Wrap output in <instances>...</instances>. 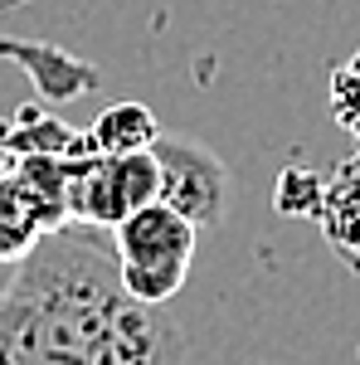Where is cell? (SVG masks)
Returning a JSON list of instances; mask_svg holds the SVG:
<instances>
[{
    "mask_svg": "<svg viewBox=\"0 0 360 365\" xmlns=\"http://www.w3.org/2000/svg\"><path fill=\"white\" fill-rule=\"evenodd\" d=\"M317 205H322V175L302 166H287L273 185V210L287 220H317Z\"/></svg>",
    "mask_w": 360,
    "mask_h": 365,
    "instance_id": "ba28073f",
    "label": "cell"
},
{
    "mask_svg": "<svg viewBox=\"0 0 360 365\" xmlns=\"http://www.w3.org/2000/svg\"><path fill=\"white\" fill-rule=\"evenodd\" d=\"M317 229L331 244V253L360 273V151L322 175V205H317Z\"/></svg>",
    "mask_w": 360,
    "mask_h": 365,
    "instance_id": "5b68a950",
    "label": "cell"
},
{
    "mask_svg": "<svg viewBox=\"0 0 360 365\" xmlns=\"http://www.w3.org/2000/svg\"><path fill=\"white\" fill-rule=\"evenodd\" d=\"M0 5H10V0H0Z\"/></svg>",
    "mask_w": 360,
    "mask_h": 365,
    "instance_id": "8fae6325",
    "label": "cell"
},
{
    "mask_svg": "<svg viewBox=\"0 0 360 365\" xmlns=\"http://www.w3.org/2000/svg\"><path fill=\"white\" fill-rule=\"evenodd\" d=\"M166 302L127 292L108 229L68 220L29 244L0 287V365H185Z\"/></svg>",
    "mask_w": 360,
    "mask_h": 365,
    "instance_id": "6da1fadb",
    "label": "cell"
},
{
    "mask_svg": "<svg viewBox=\"0 0 360 365\" xmlns=\"http://www.w3.org/2000/svg\"><path fill=\"white\" fill-rule=\"evenodd\" d=\"M44 229L34 225V215H29L20 200L10 195L5 185H0V263H15V258H25L29 244L39 239Z\"/></svg>",
    "mask_w": 360,
    "mask_h": 365,
    "instance_id": "9c48e42d",
    "label": "cell"
},
{
    "mask_svg": "<svg viewBox=\"0 0 360 365\" xmlns=\"http://www.w3.org/2000/svg\"><path fill=\"white\" fill-rule=\"evenodd\" d=\"M0 166H5V146H0ZM10 268H15V263H0V287H5V278H10Z\"/></svg>",
    "mask_w": 360,
    "mask_h": 365,
    "instance_id": "30bf717a",
    "label": "cell"
},
{
    "mask_svg": "<svg viewBox=\"0 0 360 365\" xmlns=\"http://www.w3.org/2000/svg\"><path fill=\"white\" fill-rule=\"evenodd\" d=\"M88 151H146L151 141L161 137L156 117L146 103H108L103 113L93 117V127H83Z\"/></svg>",
    "mask_w": 360,
    "mask_h": 365,
    "instance_id": "8992f818",
    "label": "cell"
},
{
    "mask_svg": "<svg viewBox=\"0 0 360 365\" xmlns=\"http://www.w3.org/2000/svg\"><path fill=\"white\" fill-rule=\"evenodd\" d=\"M112 244L127 292H137L141 302H170L190 278L200 225L166 200H146L141 210L112 225Z\"/></svg>",
    "mask_w": 360,
    "mask_h": 365,
    "instance_id": "7a4b0ae2",
    "label": "cell"
},
{
    "mask_svg": "<svg viewBox=\"0 0 360 365\" xmlns=\"http://www.w3.org/2000/svg\"><path fill=\"white\" fill-rule=\"evenodd\" d=\"M253 365H258V361H253Z\"/></svg>",
    "mask_w": 360,
    "mask_h": 365,
    "instance_id": "7c38bea8",
    "label": "cell"
},
{
    "mask_svg": "<svg viewBox=\"0 0 360 365\" xmlns=\"http://www.w3.org/2000/svg\"><path fill=\"white\" fill-rule=\"evenodd\" d=\"M156 156L146 151H78L73 161V185H68V210L73 220L98 229H112L141 210L146 200H156Z\"/></svg>",
    "mask_w": 360,
    "mask_h": 365,
    "instance_id": "3957f363",
    "label": "cell"
},
{
    "mask_svg": "<svg viewBox=\"0 0 360 365\" xmlns=\"http://www.w3.org/2000/svg\"><path fill=\"white\" fill-rule=\"evenodd\" d=\"M151 156H156V175H161L156 200L175 205L200 229H220L229 215V170L220 156L200 137H156Z\"/></svg>",
    "mask_w": 360,
    "mask_h": 365,
    "instance_id": "277c9868",
    "label": "cell"
},
{
    "mask_svg": "<svg viewBox=\"0 0 360 365\" xmlns=\"http://www.w3.org/2000/svg\"><path fill=\"white\" fill-rule=\"evenodd\" d=\"M326 108H331L336 127L360 141V49L346 54L331 68V78H326Z\"/></svg>",
    "mask_w": 360,
    "mask_h": 365,
    "instance_id": "52a82bcc",
    "label": "cell"
}]
</instances>
